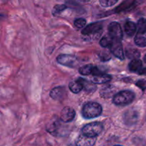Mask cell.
I'll return each mask as SVG.
<instances>
[{
  "label": "cell",
  "mask_w": 146,
  "mask_h": 146,
  "mask_svg": "<svg viewBox=\"0 0 146 146\" xmlns=\"http://www.w3.org/2000/svg\"><path fill=\"white\" fill-rule=\"evenodd\" d=\"M102 106L96 102H88L84 106L82 109L83 116L87 119L98 117L102 113Z\"/></svg>",
  "instance_id": "1"
},
{
  "label": "cell",
  "mask_w": 146,
  "mask_h": 146,
  "mask_svg": "<svg viewBox=\"0 0 146 146\" xmlns=\"http://www.w3.org/2000/svg\"><path fill=\"white\" fill-rule=\"evenodd\" d=\"M137 34L135 37V44L140 47L146 46V19H140L137 24Z\"/></svg>",
  "instance_id": "2"
},
{
  "label": "cell",
  "mask_w": 146,
  "mask_h": 146,
  "mask_svg": "<svg viewBox=\"0 0 146 146\" xmlns=\"http://www.w3.org/2000/svg\"><path fill=\"white\" fill-rule=\"evenodd\" d=\"M135 98V94L131 91H122L113 97V104L116 106H127L131 104Z\"/></svg>",
  "instance_id": "3"
},
{
  "label": "cell",
  "mask_w": 146,
  "mask_h": 146,
  "mask_svg": "<svg viewBox=\"0 0 146 146\" xmlns=\"http://www.w3.org/2000/svg\"><path fill=\"white\" fill-rule=\"evenodd\" d=\"M102 123L99 122H94L86 125L82 129V133L91 137H96L103 131Z\"/></svg>",
  "instance_id": "4"
},
{
  "label": "cell",
  "mask_w": 146,
  "mask_h": 146,
  "mask_svg": "<svg viewBox=\"0 0 146 146\" xmlns=\"http://www.w3.org/2000/svg\"><path fill=\"white\" fill-rule=\"evenodd\" d=\"M109 36L114 41H121L123 38V31L121 25L118 22H111L108 26Z\"/></svg>",
  "instance_id": "5"
},
{
  "label": "cell",
  "mask_w": 146,
  "mask_h": 146,
  "mask_svg": "<svg viewBox=\"0 0 146 146\" xmlns=\"http://www.w3.org/2000/svg\"><path fill=\"white\" fill-rule=\"evenodd\" d=\"M57 62L65 66L73 68L77 64V58L75 56L68 55V54H61L56 58Z\"/></svg>",
  "instance_id": "6"
},
{
  "label": "cell",
  "mask_w": 146,
  "mask_h": 146,
  "mask_svg": "<svg viewBox=\"0 0 146 146\" xmlns=\"http://www.w3.org/2000/svg\"><path fill=\"white\" fill-rule=\"evenodd\" d=\"M111 51L114 54L115 57L121 60H123L125 58L124 56L123 48L121 41H114L113 40V43L110 47Z\"/></svg>",
  "instance_id": "7"
},
{
  "label": "cell",
  "mask_w": 146,
  "mask_h": 146,
  "mask_svg": "<svg viewBox=\"0 0 146 146\" xmlns=\"http://www.w3.org/2000/svg\"><path fill=\"white\" fill-rule=\"evenodd\" d=\"M96 141V137H91L81 134L76 141V146H94Z\"/></svg>",
  "instance_id": "8"
},
{
  "label": "cell",
  "mask_w": 146,
  "mask_h": 146,
  "mask_svg": "<svg viewBox=\"0 0 146 146\" xmlns=\"http://www.w3.org/2000/svg\"><path fill=\"white\" fill-rule=\"evenodd\" d=\"M138 119V113L135 109H129L123 115L124 122L127 125H134Z\"/></svg>",
  "instance_id": "9"
},
{
  "label": "cell",
  "mask_w": 146,
  "mask_h": 146,
  "mask_svg": "<svg viewBox=\"0 0 146 146\" xmlns=\"http://www.w3.org/2000/svg\"><path fill=\"white\" fill-rule=\"evenodd\" d=\"M76 115V112L71 107H65L61 111L60 115V119L64 123H69L74 119Z\"/></svg>",
  "instance_id": "10"
},
{
  "label": "cell",
  "mask_w": 146,
  "mask_h": 146,
  "mask_svg": "<svg viewBox=\"0 0 146 146\" xmlns=\"http://www.w3.org/2000/svg\"><path fill=\"white\" fill-rule=\"evenodd\" d=\"M102 23L95 22L89 24L87 27H84L82 31H81V33L84 35H91V34H94L98 33V31H100L102 29Z\"/></svg>",
  "instance_id": "11"
},
{
  "label": "cell",
  "mask_w": 146,
  "mask_h": 146,
  "mask_svg": "<svg viewBox=\"0 0 146 146\" xmlns=\"http://www.w3.org/2000/svg\"><path fill=\"white\" fill-rule=\"evenodd\" d=\"M66 95V90L64 87L58 86L53 88L50 92V96L56 101H61Z\"/></svg>",
  "instance_id": "12"
},
{
  "label": "cell",
  "mask_w": 146,
  "mask_h": 146,
  "mask_svg": "<svg viewBox=\"0 0 146 146\" xmlns=\"http://www.w3.org/2000/svg\"><path fill=\"white\" fill-rule=\"evenodd\" d=\"M61 119L58 118H52L48 123L47 125L46 129L50 133H54L57 132L59 129L60 126H61V122H60Z\"/></svg>",
  "instance_id": "13"
},
{
  "label": "cell",
  "mask_w": 146,
  "mask_h": 146,
  "mask_svg": "<svg viewBox=\"0 0 146 146\" xmlns=\"http://www.w3.org/2000/svg\"><path fill=\"white\" fill-rule=\"evenodd\" d=\"M135 4V0H125L115 9V12H122L131 9Z\"/></svg>",
  "instance_id": "14"
},
{
  "label": "cell",
  "mask_w": 146,
  "mask_h": 146,
  "mask_svg": "<svg viewBox=\"0 0 146 146\" xmlns=\"http://www.w3.org/2000/svg\"><path fill=\"white\" fill-rule=\"evenodd\" d=\"M143 66V63L139 58H135L133 59L132 61L130 62L128 68L129 70L132 72H138L142 69Z\"/></svg>",
  "instance_id": "15"
},
{
  "label": "cell",
  "mask_w": 146,
  "mask_h": 146,
  "mask_svg": "<svg viewBox=\"0 0 146 146\" xmlns=\"http://www.w3.org/2000/svg\"><path fill=\"white\" fill-rule=\"evenodd\" d=\"M69 88L74 94H78L80 91H82V89L84 88V85H83L80 78L76 81H74L70 83Z\"/></svg>",
  "instance_id": "16"
},
{
  "label": "cell",
  "mask_w": 146,
  "mask_h": 146,
  "mask_svg": "<svg viewBox=\"0 0 146 146\" xmlns=\"http://www.w3.org/2000/svg\"><path fill=\"white\" fill-rule=\"evenodd\" d=\"M112 78L111 76L108 75V74H101V75L99 76H94V79H93V81L95 84H106V83H108V81H110Z\"/></svg>",
  "instance_id": "17"
},
{
  "label": "cell",
  "mask_w": 146,
  "mask_h": 146,
  "mask_svg": "<svg viewBox=\"0 0 146 146\" xmlns=\"http://www.w3.org/2000/svg\"><path fill=\"white\" fill-rule=\"evenodd\" d=\"M125 34L128 36H132L134 35L136 31L137 26L133 21H128L125 24Z\"/></svg>",
  "instance_id": "18"
},
{
  "label": "cell",
  "mask_w": 146,
  "mask_h": 146,
  "mask_svg": "<svg viewBox=\"0 0 146 146\" xmlns=\"http://www.w3.org/2000/svg\"><path fill=\"white\" fill-rule=\"evenodd\" d=\"M80 79H81V82H82L83 85H84V88H85L86 91H88V92H93V91H95L96 86V85L94 83L86 81V80L84 79V78H80Z\"/></svg>",
  "instance_id": "19"
},
{
  "label": "cell",
  "mask_w": 146,
  "mask_h": 146,
  "mask_svg": "<svg viewBox=\"0 0 146 146\" xmlns=\"http://www.w3.org/2000/svg\"><path fill=\"white\" fill-rule=\"evenodd\" d=\"M113 43V39L109 35L105 36L100 41V45L104 48H110Z\"/></svg>",
  "instance_id": "20"
},
{
  "label": "cell",
  "mask_w": 146,
  "mask_h": 146,
  "mask_svg": "<svg viewBox=\"0 0 146 146\" xmlns=\"http://www.w3.org/2000/svg\"><path fill=\"white\" fill-rule=\"evenodd\" d=\"M94 67V66H92L91 64L84 66L81 67L79 68V73L81 75L84 76H88L90 75V74H92Z\"/></svg>",
  "instance_id": "21"
},
{
  "label": "cell",
  "mask_w": 146,
  "mask_h": 146,
  "mask_svg": "<svg viewBox=\"0 0 146 146\" xmlns=\"http://www.w3.org/2000/svg\"><path fill=\"white\" fill-rule=\"evenodd\" d=\"M67 8V7L66 5H64V4H58V5H56L54 7V9H53L52 14L54 16H57L58 14H61L63 11L66 9Z\"/></svg>",
  "instance_id": "22"
},
{
  "label": "cell",
  "mask_w": 146,
  "mask_h": 146,
  "mask_svg": "<svg viewBox=\"0 0 146 146\" xmlns=\"http://www.w3.org/2000/svg\"><path fill=\"white\" fill-rule=\"evenodd\" d=\"M118 0H99L100 4L104 7H110L118 2Z\"/></svg>",
  "instance_id": "23"
},
{
  "label": "cell",
  "mask_w": 146,
  "mask_h": 146,
  "mask_svg": "<svg viewBox=\"0 0 146 146\" xmlns=\"http://www.w3.org/2000/svg\"><path fill=\"white\" fill-rule=\"evenodd\" d=\"M86 19L83 18H79L77 19L74 21V25L78 29H81V28H84L86 26Z\"/></svg>",
  "instance_id": "24"
},
{
  "label": "cell",
  "mask_w": 146,
  "mask_h": 146,
  "mask_svg": "<svg viewBox=\"0 0 146 146\" xmlns=\"http://www.w3.org/2000/svg\"><path fill=\"white\" fill-rule=\"evenodd\" d=\"M127 55H128V58H133V59H135V58H139L140 53L135 49L128 50V51H127Z\"/></svg>",
  "instance_id": "25"
},
{
  "label": "cell",
  "mask_w": 146,
  "mask_h": 146,
  "mask_svg": "<svg viewBox=\"0 0 146 146\" xmlns=\"http://www.w3.org/2000/svg\"><path fill=\"white\" fill-rule=\"evenodd\" d=\"M136 86L140 88L141 89H142L143 91L146 89V79H143V80H139L138 81H137Z\"/></svg>",
  "instance_id": "26"
},
{
  "label": "cell",
  "mask_w": 146,
  "mask_h": 146,
  "mask_svg": "<svg viewBox=\"0 0 146 146\" xmlns=\"http://www.w3.org/2000/svg\"><path fill=\"white\" fill-rule=\"evenodd\" d=\"M139 74H145L146 75V68H142L138 73Z\"/></svg>",
  "instance_id": "27"
},
{
  "label": "cell",
  "mask_w": 146,
  "mask_h": 146,
  "mask_svg": "<svg viewBox=\"0 0 146 146\" xmlns=\"http://www.w3.org/2000/svg\"><path fill=\"white\" fill-rule=\"evenodd\" d=\"M144 61H145V63L146 64V54L145 55V56H144Z\"/></svg>",
  "instance_id": "28"
},
{
  "label": "cell",
  "mask_w": 146,
  "mask_h": 146,
  "mask_svg": "<svg viewBox=\"0 0 146 146\" xmlns=\"http://www.w3.org/2000/svg\"><path fill=\"white\" fill-rule=\"evenodd\" d=\"M115 146H121V145H115Z\"/></svg>",
  "instance_id": "29"
}]
</instances>
